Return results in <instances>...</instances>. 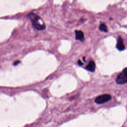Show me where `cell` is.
Here are the masks:
<instances>
[{
	"label": "cell",
	"instance_id": "obj_2",
	"mask_svg": "<svg viewBox=\"0 0 127 127\" xmlns=\"http://www.w3.org/2000/svg\"><path fill=\"white\" fill-rule=\"evenodd\" d=\"M127 82V68H125L118 75L116 79V83L118 84L123 85Z\"/></svg>",
	"mask_w": 127,
	"mask_h": 127
},
{
	"label": "cell",
	"instance_id": "obj_9",
	"mask_svg": "<svg viewBox=\"0 0 127 127\" xmlns=\"http://www.w3.org/2000/svg\"><path fill=\"white\" fill-rule=\"evenodd\" d=\"M83 60H84V62H85V57H83Z\"/></svg>",
	"mask_w": 127,
	"mask_h": 127
},
{
	"label": "cell",
	"instance_id": "obj_5",
	"mask_svg": "<svg viewBox=\"0 0 127 127\" xmlns=\"http://www.w3.org/2000/svg\"><path fill=\"white\" fill-rule=\"evenodd\" d=\"M75 39L80 40L81 41H83L84 39V34L83 32L81 30H75Z\"/></svg>",
	"mask_w": 127,
	"mask_h": 127
},
{
	"label": "cell",
	"instance_id": "obj_7",
	"mask_svg": "<svg viewBox=\"0 0 127 127\" xmlns=\"http://www.w3.org/2000/svg\"><path fill=\"white\" fill-rule=\"evenodd\" d=\"M99 29L101 31H103L104 32H107L108 31V28L106 25L104 23H101L99 26Z\"/></svg>",
	"mask_w": 127,
	"mask_h": 127
},
{
	"label": "cell",
	"instance_id": "obj_4",
	"mask_svg": "<svg viewBox=\"0 0 127 127\" xmlns=\"http://www.w3.org/2000/svg\"><path fill=\"white\" fill-rule=\"evenodd\" d=\"M116 48L119 51H123L125 49V47L123 42V40L122 38L119 36L118 39L117 43L116 45Z\"/></svg>",
	"mask_w": 127,
	"mask_h": 127
},
{
	"label": "cell",
	"instance_id": "obj_8",
	"mask_svg": "<svg viewBox=\"0 0 127 127\" xmlns=\"http://www.w3.org/2000/svg\"><path fill=\"white\" fill-rule=\"evenodd\" d=\"M78 64L79 65L81 66V65H82L83 64V63L81 62V61L80 60H78Z\"/></svg>",
	"mask_w": 127,
	"mask_h": 127
},
{
	"label": "cell",
	"instance_id": "obj_6",
	"mask_svg": "<svg viewBox=\"0 0 127 127\" xmlns=\"http://www.w3.org/2000/svg\"><path fill=\"white\" fill-rule=\"evenodd\" d=\"M85 69L91 72L94 71L95 69V64L94 62L93 61H90L89 64L85 67Z\"/></svg>",
	"mask_w": 127,
	"mask_h": 127
},
{
	"label": "cell",
	"instance_id": "obj_1",
	"mask_svg": "<svg viewBox=\"0 0 127 127\" xmlns=\"http://www.w3.org/2000/svg\"><path fill=\"white\" fill-rule=\"evenodd\" d=\"M27 17L30 19L33 26L38 30H43L45 29L46 25L42 19L34 13H30Z\"/></svg>",
	"mask_w": 127,
	"mask_h": 127
},
{
	"label": "cell",
	"instance_id": "obj_3",
	"mask_svg": "<svg viewBox=\"0 0 127 127\" xmlns=\"http://www.w3.org/2000/svg\"><path fill=\"white\" fill-rule=\"evenodd\" d=\"M111 96L109 94H103L98 96L95 100L96 103L98 104H101L106 103L111 99Z\"/></svg>",
	"mask_w": 127,
	"mask_h": 127
}]
</instances>
